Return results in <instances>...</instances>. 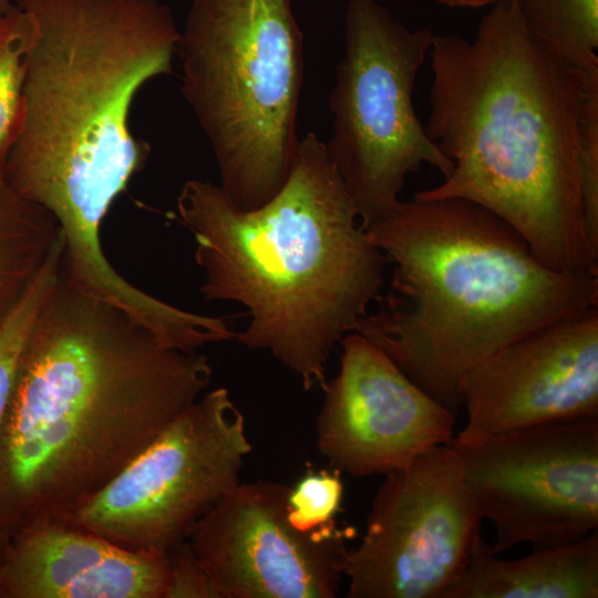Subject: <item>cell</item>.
I'll list each match as a JSON object with an SVG mask.
<instances>
[{"label": "cell", "instance_id": "ffe728a7", "mask_svg": "<svg viewBox=\"0 0 598 598\" xmlns=\"http://www.w3.org/2000/svg\"><path fill=\"white\" fill-rule=\"evenodd\" d=\"M338 471H315L289 487L287 517L301 532H313L336 523L334 517L343 497V484Z\"/></svg>", "mask_w": 598, "mask_h": 598}, {"label": "cell", "instance_id": "8fae6325", "mask_svg": "<svg viewBox=\"0 0 598 598\" xmlns=\"http://www.w3.org/2000/svg\"><path fill=\"white\" fill-rule=\"evenodd\" d=\"M289 487L238 483L187 538L216 598H334L344 576L351 528L337 522L313 530L287 517Z\"/></svg>", "mask_w": 598, "mask_h": 598}, {"label": "cell", "instance_id": "9a60e30c", "mask_svg": "<svg viewBox=\"0 0 598 598\" xmlns=\"http://www.w3.org/2000/svg\"><path fill=\"white\" fill-rule=\"evenodd\" d=\"M598 532L502 559L483 538L443 598H597Z\"/></svg>", "mask_w": 598, "mask_h": 598}, {"label": "cell", "instance_id": "3957f363", "mask_svg": "<svg viewBox=\"0 0 598 598\" xmlns=\"http://www.w3.org/2000/svg\"><path fill=\"white\" fill-rule=\"evenodd\" d=\"M178 220L194 236L207 301L247 309L236 339L270 352L306 390L327 385L334 347L380 298L386 257L358 215L327 145L299 141L295 165L264 205L241 209L220 185L184 183Z\"/></svg>", "mask_w": 598, "mask_h": 598}, {"label": "cell", "instance_id": "277c9868", "mask_svg": "<svg viewBox=\"0 0 598 598\" xmlns=\"http://www.w3.org/2000/svg\"><path fill=\"white\" fill-rule=\"evenodd\" d=\"M17 3L35 30L6 184L52 214L70 251L94 254L106 213L150 154L131 131L133 101L172 72L179 30L162 0Z\"/></svg>", "mask_w": 598, "mask_h": 598}, {"label": "cell", "instance_id": "44dd1931", "mask_svg": "<svg viewBox=\"0 0 598 598\" xmlns=\"http://www.w3.org/2000/svg\"><path fill=\"white\" fill-rule=\"evenodd\" d=\"M579 182L585 235L598 259V71L589 79L579 133Z\"/></svg>", "mask_w": 598, "mask_h": 598}, {"label": "cell", "instance_id": "7402d4cb", "mask_svg": "<svg viewBox=\"0 0 598 598\" xmlns=\"http://www.w3.org/2000/svg\"><path fill=\"white\" fill-rule=\"evenodd\" d=\"M171 585L167 598H216L210 580L188 540L167 553Z\"/></svg>", "mask_w": 598, "mask_h": 598}, {"label": "cell", "instance_id": "8992f818", "mask_svg": "<svg viewBox=\"0 0 598 598\" xmlns=\"http://www.w3.org/2000/svg\"><path fill=\"white\" fill-rule=\"evenodd\" d=\"M302 43L290 0H193L179 31L181 92L241 209L272 198L295 165Z\"/></svg>", "mask_w": 598, "mask_h": 598}, {"label": "cell", "instance_id": "2e32d148", "mask_svg": "<svg viewBox=\"0 0 598 598\" xmlns=\"http://www.w3.org/2000/svg\"><path fill=\"white\" fill-rule=\"evenodd\" d=\"M60 233L50 212L0 184V324L43 267Z\"/></svg>", "mask_w": 598, "mask_h": 598}, {"label": "cell", "instance_id": "30bf717a", "mask_svg": "<svg viewBox=\"0 0 598 598\" xmlns=\"http://www.w3.org/2000/svg\"><path fill=\"white\" fill-rule=\"evenodd\" d=\"M461 460L435 446L385 474L360 544L348 550V598H443L482 539Z\"/></svg>", "mask_w": 598, "mask_h": 598}, {"label": "cell", "instance_id": "5bb4252c", "mask_svg": "<svg viewBox=\"0 0 598 598\" xmlns=\"http://www.w3.org/2000/svg\"><path fill=\"white\" fill-rule=\"evenodd\" d=\"M0 588L20 598H167L166 554L123 548L61 522L12 537Z\"/></svg>", "mask_w": 598, "mask_h": 598}, {"label": "cell", "instance_id": "4fadbf2b", "mask_svg": "<svg viewBox=\"0 0 598 598\" xmlns=\"http://www.w3.org/2000/svg\"><path fill=\"white\" fill-rule=\"evenodd\" d=\"M460 395L458 440L598 417V307L501 348L466 373Z\"/></svg>", "mask_w": 598, "mask_h": 598}, {"label": "cell", "instance_id": "603a6c76", "mask_svg": "<svg viewBox=\"0 0 598 598\" xmlns=\"http://www.w3.org/2000/svg\"><path fill=\"white\" fill-rule=\"evenodd\" d=\"M450 7H483L486 4H495L499 0H439Z\"/></svg>", "mask_w": 598, "mask_h": 598}, {"label": "cell", "instance_id": "d6986e66", "mask_svg": "<svg viewBox=\"0 0 598 598\" xmlns=\"http://www.w3.org/2000/svg\"><path fill=\"white\" fill-rule=\"evenodd\" d=\"M63 247V238L60 237L19 303L0 324V429L25 341L42 303L60 275Z\"/></svg>", "mask_w": 598, "mask_h": 598}, {"label": "cell", "instance_id": "6da1fadb", "mask_svg": "<svg viewBox=\"0 0 598 598\" xmlns=\"http://www.w3.org/2000/svg\"><path fill=\"white\" fill-rule=\"evenodd\" d=\"M59 275L20 359L0 429V535L59 522L112 482L212 380Z\"/></svg>", "mask_w": 598, "mask_h": 598}, {"label": "cell", "instance_id": "ac0fdd59", "mask_svg": "<svg viewBox=\"0 0 598 598\" xmlns=\"http://www.w3.org/2000/svg\"><path fill=\"white\" fill-rule=\"evenodd\" d=\"M35 23L16 7L0 18V184L25 118V76Z\"/></svg>", "mask_w": 598, "mask_h": 598}, {"label": "cell", "instance_id": "ba28073f", "mask_svg": "<svg viewBox=\"0 0 598 598\" xmlns=\"http://www.w3.org/2000/svg\"><path fill=\"white\" fill-rule=\"evenodd\" d=\"M251 444L226 388L200 396L61 523L123 548L166 554L234 486Z\"/></svg>", "mask_w": 598, "mask_h": 598}, {"label": "cell", "instance_id": "7c38bea8", "mask_svg": "<svg viewBox=\"0 0 598 598\" xmlns=\"http://www.w3.org/2000/svg\"><path fill=\"white\" fill-rule=\"evenodd\" d=\"M316 423L330 466L354 477L388 474L454 436L455 414L359 332L342 341Z\"/></svg>", "mask_w": 598, "mask_h": 598}, {"label": "cell", "instance_id": "5b68a950", "mask_svg": "<svg viewBox=\"0 0 598 598\" xmlns=\"http://www.w3.org/2000/svg\"><path fill=\"white\" fill-rule=\"evenodd\" d=\"M364 229L394 270L389 293L354 331L454 414L474 365L598 307V272L547 266L509 225L465 199L413 197Z\"/></svg>", "mask_w": 598, "mask_h": 598}, {"label": "cell", "instance_id": "e0dca14e", "mask_svg": "<svg viewBox=\"0 0 598 598\" xmlns=\"http://www.w3.org/2000/svg\"><path fill=\"white\" fill-rule=\"evenodd\" d=\"M528 31L586 73L598 69V0H518Z\"/></svg>", "mask_w": 598, "mask_h": 598}, {"label": "cell", "instance_id": "7a4b0ae2", "mask_svg": "<svg viewBox=\"0 0 598 598\" xmlns=\"http://www.w3.org/2000/svg\"><path fill=\"white\" fill-rule=\"evenodd\" d=\"M425 131L452 161L419 199L461 198L509 225L547 266L598 272L579 182V133L591 74L545 48L518 0H499L475 38L434 35Z\"/></svg>", "mask_w": 598, "mask_h": 598}, {"label": "cell", "instance_id": "52a82bcc", "mask_svg": "<svg viewBox=\"0 0 598 598\" xmlns=\"http://www.w3.org/2000/svg\"><path fill=\"white\" fill-rule=\"evenodd\" d=\"M434 35L405 28L375 0H348L326 145L363 228L398 206L406 176L423 164L444 178L453 171L412 99Z\"/></svg>", "mask_w": 598, "mask_h": 598}, {"label": "cell", "instance_id": "9c48e42d", "mask_svg": "<svg viewBox=\"0 0 598 598\" xmlns=\"http://www.w3.org/2000/svg\"><path fill=\"white\" fill-rule=\"evenodd\" d=\"M466 487L496 533V555L579 539L598 528V417L472 440L453 436Z\"/></svg>", "mask_w": 598, "mask_h": 598}, {"label": "cell", "instance_id": "cb8c5ba5", "mask_svg": "<svg viewBox=\"0 0 598 598\" xmlns=\"http://www.w3.org/2000/svg\"><path fill=\"white\" fill-rule=\"evenodd\" d=\"M17 4V0H0V18L12 10Z\"/></svg>", "mask_w": 598, "mask_h": 598}]
</instances>
